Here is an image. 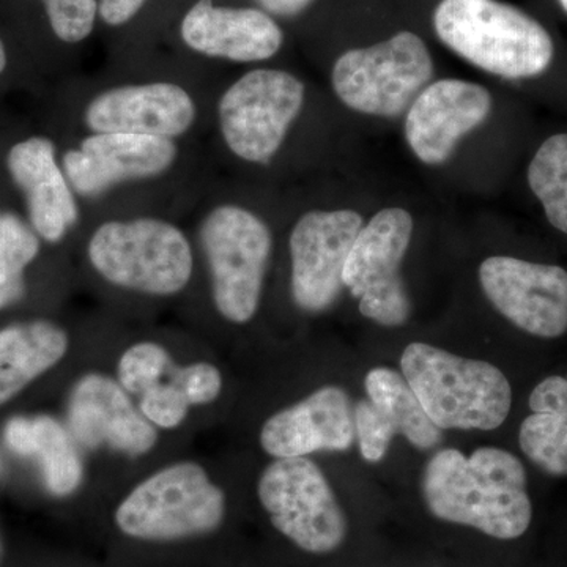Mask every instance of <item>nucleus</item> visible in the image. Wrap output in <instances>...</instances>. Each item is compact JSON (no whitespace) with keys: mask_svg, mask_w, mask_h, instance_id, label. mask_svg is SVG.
I'll list each match as a JSON object with an SVG mask.
<instances>
[{"mask_svg":"<svg viewBox=\"0 0 567 567\" xmlns=\"http://www.w3.org/2000/svg\"><path fill=\"white\" fill-rule=\"evenodd\" d=\"M361 227L363 218L353 210H315L298 219L290 235L292 297L298 308L322 312L338 300Z\"/></svg>","mask_w":567,"mask_h":567,"instance_id":"nucleus-12","label":"nucleus"},{"mask_svg":"<svg viewBox=\"0 0 567 567\" xmlns=\"http://www.w3.org/2000/svg\"><path fill=\"white\" fill-rule=\"evenodd\" d=\"M71 435L81 445L107 446L126 456H144L158 442V432L137 412L121 383L87 374L74 385L69 401Z\"/></svg>","mask_w":567,"mask_h":567,"instance_id":"nucleus-16","label":"nucleus"},{"mask_svg":"<svg viewBox=\"0 0 567 567\" xmlns=\"http://www.w3.org/2000/svg\"><path fill=\"white\" fill-rule=\"evenodd\" d=\"M182 39L193 51L233 62H259L281 50V28L254 9L216 7L199 0L185 14Z\"/></svg>","mask_w":567,"mask_h":567,"instance_id":"nucleus-19","label":"nucleus"},{"mask_svg":"<svg viewBox=\"0 0 567 567\" xmlns=\"http://www.w3.org/2000/svg\"><path fill=\"white\" fill-rule=\"evenodd\" d=\"M7 166L28 197L35 233L51 244L62 240L78 221V207L55 159L54 144L47 137H29L11 147Z\"/></svg>","mask_w":567,"mask_h":567,"instance_id":"nucleus-20","label":"nucleus"},{"mask_svg":"<svg viewBox=\"0 0 567 567\" xmlns=\"http://www.w3.org/2000/svg\"><path fill=\"white\" fill-rule=\"evenodd\" d=\"M216 309L233 323H246L259 309L271 254L267 224L246 208L221 205L200 226Z\"/></svg>","mask_w":567,"mask_h":567,"instance_id":"nucleus-6","label":"nucleus"},{"mask_svg":"<svg viewBox=\"0 0 567 567\" xmlns=\"http://www.w3.org/2000/svg\"><path fill=\"white\" fill-rule=\"evenodd\" d=\"M434 24L447 48L507 80L539 76L554 59V41L546 29L498 0H442Z\"/></svg>","mask_w":567,"mask_h":567,"instance_id":"nucleus-3","label":"nucleus"},{"mask_svg":"<svg viewBox=\"0 0 567 567\" xmlns=\"http://www.w3.org/2000/svg\"><path fill=\"white\" fill-rule=\"evenodd\" d=\"M69 350V336L59 324H11L0 331V405L50 371Z\"/></svg>","mask_w":567,"mask_h":567,"instance_id":"nucleus-21","label":"nucleus"},{"mask_svg":"<svg viewBox=\"0 0 567 567\" xmlns=\"http://www.w3.org/2000/svg\"><path fill=\"white\" fill-rule=\"evenodd\" d=\"M226 514V496L194 462L166 466L134 487L115 511L123 535L142 540H177L215 532Z\"/></svg>","mask_w":567,"mask_h":567,"instance_id":"nucleus-5","label":"nucleus"},{"mask_svg":"<svg viewBox=\"0 0 567 567\" xmlns=\"http://www.w3.org/2000/svg\"><path fill=\"white\" fill-rule=\"evenodd\" d=\"M532 415L518 432L525 456L554 476H567V379L547 377L529 394Z\"/></svg>","mask_w":567,"mask_h":567,"instance_id":"nucleus-23","label":"nucleus"},{"mask_svg":"<svg viewBox=\"0 0 567 567\" xmlns=\"http://www.w3.org/2000/svg\"><path fill=\"white\" fill-rule=\"evenodd\" d=\"M305 104L303 82L282 70L249 71L224 92L219 125L238 158L265 164L281 148Z\"/></svg>","mask_w":567,"mask_h":567,"instance_id":"nucleus-9","label":"nucleus"},{"mask_svg":"<svg viewBox=\"0 0 567 567\" xmlns=\"http://www.w3.org/2000/svg\"><path fill=\"white\" fill-rule=\"evenodd\" d=\"M175 382L188 399L189 405L212 404L223 390L221 372L210 363H194L186 368H177Z\"/></svg>","mask_w":567,"mask_h":567,"instance_id":"nucleus-29","label":"nucleus"},{"mask_svg":"<svg viewBox=\"0 0 567 567\" xmlns=\"http://www.w3.org/2000/svg\"><path fill=\"white\" fill-rule=\"evenodd\" d=\"M434 73L431 52L413 32H399L374 47L342 54L333 87L350 110L398 117L415 102Z\"/></svg>","mask_w":567,"mask_h":567,"instance_id":"nucleus-7","label":"nucleus"},{"mask_svg":"<svg viewBox=\"0 0 567 567\" xmlns=\"http://www.w3.org/2000/svg\"><path fill=\"white\" fill-rule=\"evenodd\" d=\"M491 110L492 96L483 85L436 81L420 92L406 112V142L421 162L439 166L450 159L465 134L486 121Z\"/></svg>","mask_w":567,"mask_h":567,"instance_id":"nucleus-15","label":"nucleus"},{"mask_svg":"<svg viewBox=\"0 0 567 567\" xmlns=\"http://www.w3.org/2000/svg\"><path fill=\"white\" fill-rule=\"evenodd\" d=\"M402 375L439 429L494 431L513 405L506 375L486 361L413 342L401 357Z\"/></svg>","mask_w":567,"mask_h":567,"instance_id":"nucleus-2","label":"nucleus"},{"mask_svg":"<svg viewBox=\"0 0 567 567\" xmlns=\"http://www.w3.org/2000/svg\"><path fill=\"white\" fill-rule=\"evenodd\" d=\"M175 368L173 358L156 342H140L122 354L118 361V383L132 394H142L163 382Z\"/></svg>","mask_w":567,"mask_h":567,"instance_id":"nucleus-26","label":"nucleus"},{"mask_svg":"<svg viewBox=\"0 0 567 567\" xmlns=\"http://www.w3.org/2000/svg\"><path fill=\"white\" fill-rule=\"evenodd\" d=\"M528 183L548 223L567 235V133L548 137L533 156Z\"/></svg>","mask_w":567,"mask_h":567,"instance_id":"nucleus-24","label":"nucleus"},{"mask_svg":"<svg viewBox=\"0 0 567 567\" xmlns=\"http://www.w3.org/2000/svg\"><path fill=\"white\" fill-rule=\"evenodd\" d=\"M89 259L107 282L155 297L182 292L194 265L185 234L156 218L102 224L89 241Z\"/></svg>","mask_w":567,"mask_h":567,"instance_id":"nucleus-4","label":"nucleus"},{"mask_svg":"<svg viewBox=\"0 0 567 567\" xmlns=\"http://www.w3.org/2000/svg\"><path fill=\"white\" fill-rule=\"evenodd\" d=\"M177 158V145L167 137L145 134L95 133L78 151L63 156V171L74 192L99 196L126 181L156 177Z\"/></svg>","mask_w":567,"mask_h":567,"instance_id":"nucleus-14","label":"nucleus"},{"mask_svg":"<svg viewBox=\"0 0 567 567\" xmlns=\"http://www.w3.org/2000/svg\"><path fill=\"white\" fill-rule=\"evenodd\" d=\"M559 3H561L563 9H565L567 13V0H559Z\"/></svg>","mask_w":567,"mask_h":567,"instance_id":"nucleus-33","label":"nucleus"},{"mask_svg":"<svg viewBox=\"0 0 567 567\" xmlns=\"http://www.w3.org/2000/svg\"><path fill=\"white\" fill-rule=\"evenodd\" d=\"M7 445L20 456L39 458L44 484L55 496L73 494L84 470L71 436L54 417H14L6 429Z\"/></svg>","mask_w":567,"mask_h":567,"instance_id":"nucleus-22","label":"nucleus"},{"mask_svg":"<svg viewBox=\"0 0 567 567\" xmlns=\"http://www.w3.org/2000/svg\"><path fill=\"white\" fill-rule=\"evenodd\" d=\"M480 282L496 311L525 333L555 339L567 331V271L558 265L494 256Z\"/></svg>","mask_w":567,"mask_h":567,"instance_id":"nucleus-11","label":"nucleus"},{"mask_svg":"<svg viewBox=\"0 0 567 567\" xmlns=\"http://www.w3.org/2000/svg\"><path fill=\"white\" fill-rule=\"evenodd\" d=\"M368 399L353 409L354 432L361 456L377 464L386 456L395 435H404L417 450L442 442V429L425 415L405 377L390 368H375L364 379Z\"/></svg>","mask_w":567,"mask_h":567,"instance_id":"nucleus-13","label":"nucleus"},{"mask_svg":"<svg viewBox=\"0 0 567 567\" xmlns=\"http://www.w3.org/2000/svg\"><path fill=\"white\" fill-rule=\"evenodd\" d=\"M413 218L402 208H385L361 227L342 274V282L360 300L365 319L402 327L412 312L401 267L412 241Z\"/></svg>","mask_w":567,"mask_h":567,"instance_id":"nucleus-10","label":"nucleus"},{"mask_svg":"<svg viewBox=\"0 0 567 567\" xmlns=\"http://www.w3.org/2000/svg\"><path fill=\"white\" fill-rule=\"evenodd\" d=\"M40 244L31 227L18 216H0V308L17 301L22 295V274L35 259Z\"/></svg>","mask_w":567,"mask_h":567,"instance_id":"nucleus-25","label":"nucleus"},{"mask_svg":"<svg viewBox=\"0 0 567 567\" xmlns=\"http://www.w3.org/2000/svg\"><path fill=\"white\" fill-rule=\"evenodd\" d=\"M7 66V51L3 47L2 40H0V73L6 70Z\"/></svg>","mask_w":567,"mask_h":567,"instance_id":"nucleus-32","label":"nucleus"},{"mask_svg":"<svg viewBox=\"0 0 567 567\" xmlns=\"http://www.w3.org/2000/svg\"><path fill=\"white\" fill-rule=\"evenodd\" d=\"M178 365L175 364L173 372L148 388L141 394L140 412L147 417L155 427L175 429L185 421L189 412V402L183 394L181 386L175 382Z\"/></svg>","mask_w":567,"mask_h":567,"instance_id":"nucleus-27","label":"nucleus"},{"mask_svg":"<svg viewBox=\"0 0 567 567\" xmlns=\"http://www.w3.org/2000/svg\"><path fill=\"white\" fill-rule=\"evenodd\" d=\"M192 95L171 82L123 85L100 93L85 107V123L93 133L182 136L196 121Z\"/></svg>","mask_w":567,"mask_h":567,"instance_id":"nucleus-17","label":"nucleus"},{"mask_svg":"<svg viewBox=\"0 0 567 567\" xmlns=\"http://www.w3.org/2000/svg\"><path fill=\"white\" fill-rule=\"evenodd\" d=\"M354 436L349 394L339 386H323L268 417L260 446L276 458L306 457L317 451L350 450Z\"/></svg>","mask_w":567,"mask_h":567,"instance_id":"nucleus-18","label":"nucleus"},{"mask_svg":"<svg viewBox=\"0 0 567 567\" xmlns=\"http://www.w3.org/2000/svg\"><path fill=\"white\" fill-rule=\"evenodd\" d=\"M145 0H102L100 14L110 25L126 24L144 6Z\"/></svg>","mask_w":567,"mask_h":567,"instance_id":"nucleus-30","label":"nucleus"},{"mask_svg":"<svg viewBox=\"0 0 567 567\" xmlns=\"http://www.w3.org/2000/svg\"><path fill=\"white\" fill-rule=\"evenodd\" d=\"M421 487L429 513L447 524L502 540L524 536L532 525L527 472L509 451L486 446L470 457L453 447L439 451Z\"/></svg>","mask_w":567,"mask_h":567,"instance_id":"nucleus-1","label":"nucleus"},{"mask_svg":"<svg viewBox=\"0 0 567 567\" xmlns=\"http://www.w3.org/2000/svg\"><path fill=\"white\" fill-rule=\"evenodd\" d=\"M257 495L274 527L301 550L331 554L344 544V511L308 457L276 458L264 470Z\"/></svg>","mask_w":567,"mask_h":567,"instance_id":"nucleus-8","label":"nucleus"},{"mask_svg":"<svg viewBox=\"0 0 567 567\" xmlns=\"http://www.w3.org/2000/svg\"><path fill=\"white\" fill-rule=\"evenodd\" d=\"M315 0H259L260 6L278 17H295L308 9Z\"/></svg>","mask_w":567,"mask_h":567,"instance_id":"nucleus-31","label":"nucleus"},{"mask_svg":"<svg viewBox=\"0 0 567 567\" xmlns=\"http://www.w3.org/2000/svg\"><path fill=\"white\" fill-rule=\"evenodd\" d=\"M52 31L66 43L87 39L95 25L100 6L96 0H43Z\"/></svg>","mask_w":567,"mask_h":567,"instance_id":"nucleus-28","label":"nucleus"}]
</instances>
